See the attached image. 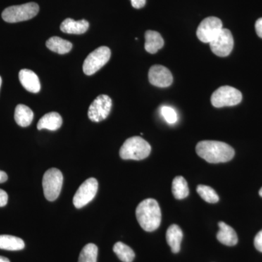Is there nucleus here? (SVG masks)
I'll return each instance as SVG.
<instances>
[{"mask_svg":"<svg viewBox=\"0 0 262 262\" xmlns=\"http://www.w3.org/2000/svg\"><path fill=\"white\" fill-rule=\"evenodd\" d=\"M98 257V247L94 244L86 245L80 253L78 262H96Z\"/></svg>","mask_w":262,"mask_h":262,"instance_id":"nucleus-24","label":"nucleus"},{"mask_svg":"<svg viewBox=\"0 0 262 262\" xmlns=\"http://www.w3.org/2000/svg\"><path fill=\"white\" fill-rule=\"evenodd\" d=\"M149 143L139 136L129 138L122 144L120 155L123 160H141L145 159L151 152Z\"/></svg>","mask_w":262,"mask_h":262,"instance_id":"nucleus-3","label":"nucleus"},{"mask_svg":"<svg viewBox=\"0 0 262 262\" xmlns=\"http://www.w3.org/2000/svg\"><path fill=\"white\" fill-rule=\"evenodd\" d=\"M161 113L164 119L168 123L173 124L177 121V114L173 108L170 106H163L161 108Z\"/></svg>","mask_w":262,"mask_h":262,"instance_id":"nucleus-26","label":"nucleus"},{"mask_svg":"<svg viewBox=\"0 0 262 262\" xmlns=\"http://www.w3.org/2000/svg\"><path fill=\"white\" fill-rule=\"evenodd\" d=\"M19 80L24 89L31 93L37 94L41 89L40 81L32 70L24 69L19 72Z\"/></svg>","mask_w":262,"mask_h":262,"instance_id":"nucleus-13","label":"nucleus"},{"mask_svg":"<svg viewBox=\"0 0 262 262\" xmlns=\"http://www.w3.org/2000/svg\"><path fill=\"white\" fill-rule=\"evenodd\" d=\"M63 123V120L59 114L50 113L46 114L39 120L37 123L38 130L47 129L50 130H57L59 129Z\"/></svg>","mask_w":262,"mask_h":262,"instance_id":"nucleus-16","label":"nucleus"},{"mask_svg":"<svg viewBox=\"0 0 262 262\" xmlns=\"http://www.w3.org/2000/svg\"><path fill=\"white\" fill-rule=\"evenodd\" d=\"M39 10V5L37 3H26L7 8L2 13V17L8 23H18L34 18L38 14Z\"/></svg>","mask_w":262,"mask_h":262,"instance_id":"nucleus-4","label":"nucleus"},{"mask_svg":"<svg viewBox=\"0 0 262 262\" xmlns=\"http://www.w3.org/2000/svg\"><path fill=\"white\" fill-rule=\"evenodd\" d=\"M46 46L48 49L58 54L70 53L72 48V43L58 37L50 38L46 42Z\"/></svg>","mask_w":262,"mask_h":262,"instance_id":"nucleus-20","label":"nucleus"},{"mask_svg":"<svg viewBox=\"0 0 262 262\" xmlns=\"http://www.w3.org/2000/svg\"><path fill=\"white\" fill-rule=\"evenodd\" d=\"M196 192L207 203H215L220 201V196L215 192L214 189L206 185H199L196 188Z\"/></svg>","mask_w":262,"mask_h":262,"instance_id":"nucleus-25","label":"nucleus"},{"mask_svg":"<svg viewBox=\"0 0 262 262\" xmlns=\"http://www.w3.org/2000/svg\"><path fill=\"white\" fill-rule=\"evenodd\" d=\"M259 195L262 196V187L261 188V189L259 190Z\"/></svg>","mask_w":262,"mask_h":262,"instance_id":"nucleus-33","label":"nucleus"},{"mask_svg":"<svg viewBox=\"0 0 262 262\" xmlns=\"http://www.w3.org/2000/svg\"><path fill=\"white\" fill-rule=\"evenodd\" d=\"M1 84H2V78H1V77H0V88H1Z\"/></svg>","mask_w":262,"mask_h":262,"instance_id":"nucleus-34","label":"nucleus"},{"mask_svg":"<svg viewBox=\"0 0 262 262\" xmlns=\"http://www.w3.org/2000/svg\"><path fill=\"white\" fill-rule=\"evenodd\" d=\"M196 154L211 163H226L234 156V150L226 143L217 141H203L196 146Z\"/></svg>","mask_w":262,"mask_h":262,"instance_id":"nucleus-1","label":"nucleus"},{"mask_svg":"<svg viewBox=\"0 0 262 262\" xmlns=\"http://www.w3.org/2000/svg\"><path fill=\"white\" fill-rule=\"evenodd\" d=\"M34 113L29 106L24 104H18L15 110V120L20 127H27L31 125Z\"/></svg>","mask_w":262,"mask_h":262,"instance_id":"nucleus-19","label":"nucleus"},{"mask_svg":"<svg viewBox=\"0 0 262 262\" xmlns=\"http://www.w3.org/2000/svg\"><path fill=\"white\" fill-rule=\"evenodd\" d=\"M131 5L136 9H141L146 5V0H130Z\"/></svg>","mask_w":262,"mask_h":262,"instance_id":"nucleus-29","label":"nucleus"},{"mask_svg":"<svg viewBox=\"0 0 262 262\" xmlns=\"http://www.w3.org/2000/svg\"><path fill=\"white\" fill-rule=\"evenodd\" d=\"M182 238V230L178 225H173L169 227L166 232V239L169 246L171 248L172 252L174 253L179 252Z\"/></svg>","mask_w":262,"mask_h":262,"instance_id":"nucleus-17","label":"nucleus"},{"mask_svg":"<svg viewBox=\"0 0 262 262\" xmlns=\"http://www.w3.org/2000/svg\"><path fill=\"white\" fill-rule=\"evenodd\" d=\"M255 248L260 252H262V230L258 232L254 239Z\"/></svg>","mask_w":262,"mask_h":262,"instance_id":"nucleus-27","label":"nucleus"},{"mask_svg":"<svg viewBox=\"0 0 262 262\" xmlns=\"http://www.w3.org/2000/svg\"><path fill=\"white\" fill-rule=\"evenodd\" d=\"M0 262H10L8 258L0 256Z\"/></svg>","mask_w":262,"mask_h":262,"instance_id":"nucleus-32","label":"nucleus"},{"mask_svg":"<svg viewBox=\"0 0 262 262\" xmlns=\"http://www.w3.org/2000/svg\"><path fill=\"white\" fill-rule=\"evenodd\" d=\"M138 222L146 232H153L160 227L162 213L158 202L152 198L144 200L136 208Z\"/></svg>","mask_w":262,"mask_h":262,"instance_id":"nucleus-2","label":"nucleus"},{"mask_svg":"<svg viewBox=\"0 0 262 262\" xmlns=\"http://www.w3.org/2000/svg\"><path fill=\"white\" fill-rule=\"evenodd\" d=\"M219 227H220V231L216 234V237L221 244L228 246H235L237 244L238 237L232 227L223 222H220L219 223Z\"/></svg>","mask_w":262,"mask_h":262,"instance_id":"nucleus-14","label":"nucleus"},{"mask_svg":"<svg viewBox=\"0 0 262 262\" xmlns=\"http://www.w3.org/2000/svg\"><path fill=\"white\" fill-rule=\"evenodd\" d=\"M25 247L22 239L15 236L3 234L0 235V249L7 251H20Z\"/></svg>","mask_w":262,"mask_h":262,"instance_id":"nucleus-21","label":"nucleus"},{"mask_svg":"<svg viewBox=\"0 0 262 262\" xmlns=\"http://www.w3.org/2000/svg\"><path fill=\"white\" fill-rule=\"evenodd\" d=\"M8 180V175L4 171L0 170V184L1 183H4Z\"/></svg>","mask_w":262,"mask_h":262,"instance_id":"nucleus-31","label":"nucleus"},{"mask_svg":"<svg viewBox=\"0 0 262 262\" xmlns=\"http://www.w3.org/2000/svg\"><path fill=\"white\" fill-rule=\"evenodd\" d=\"M173 75L166 67L154 65L149 71V81L152 85L158 88H167L173 83Z\"/></svg>","mask_w":262,"mask_h":262,"instance_id":"nucleus-12","label":"nucleus"},{"mask_svg":"<svg viewBox=\"0 0 262 262\" xmlns=\"http://www.w3.org/2000/svg\"><path fill=\"white\" fill-rule=\"evenodd\" d=\"M111 58V51L106 46L95 50L92 53H90L87 58L84 60L83 72L86 75H93L98 70H101L103 66L110 61Z\"/></svg>","mask_w":262,"mask_h":262,"instance_id":"nucleus-7","label":"nucleus"},{"mask_svg":"<svg viewBox=\"0 0 262 262\" xmlns=\"http://www.w3.org/2000/svg\"><path fill=\"white\" fill-rule=\"evenodd\" d=\"M255 29H256V34L260 38L262 39V18H258L256 20V24H255Z\"/></svg>","mask_w":262,"mask_h":262,"instance_id":"nucleus-30","label":"nucleus"},{"mask_svg":"<svg viewBox=\"0 0 262 262\" xmlns=\"http://www.w3.org/2000/svg\"><path fill=\"white\" fill-rule=\"evenodd\" d=\"M241 91L231 86L225 85L219 88L212 94L211 101L215 108L236 106L242 101Z\"/></svg>","mask_w":262,"mask_h":262,"instance_id":"nucleus-6","label":"nucleus"},{"mask_svg":"<svg viewBox=\"0 0 262 262\" xmlns=\"http://www.w3.org/2000/svg\"><path fill=\"white\" fill-rule=\"evenodd\" d=\"M222 20L216 17H208L202 20L196 29V37L204 43H210L223 29Z\"/></svg>","mask_w":262,"mask_h":262,"instance_id":"nucleus-8","label":"nucleus"},{"mask_svg":"<svg viewBox=\"0 0 262 262\" xmlns=\"http://www.w3.org/2000/svg\"><path fill=\"white\" fill-rule=\"evenodd\" d=\"M234 47V39L232 33L227 29H222L210 42L212 52L217 56H228Z\"/></svg>","mask_w":262,"mask_h":262,"instance_id":"nucleus-10","label":"nucleus"},{"mask_svg":"<svg viewBox=\"0 0 262 262\" xmlns=\"http://www.w3.org/2000/svg\"><path fill=\"white\" fill-rule=\"evenodd\" d=\"M114 252L117 257L123 262H132L135 258V253L132 248L122 242H118L115 244L113 247Z\"/></svg>","mask_w":262,"mask_h":262,"instance_id":"nucleus-23","label":"nucleus"},{"mask_svg":"<svg viewBox=\"0 0 262 262\" xmlns=\"http://www.w3.org/2000/svg\"><path fill=\"white\" fill-rule=\"evenodd\" d=\"M164 46V39L159 32L148 30L145 33V50L155 54Z\"/></svg>","mask_w":262,"mask_h":262,"instance_id":"nucleus-18","label":"nucleus"},{"mask_svg":"<svg viewBox=\"0 0 262 262\" xmlns=\"http://www.w3.org/2000/svg\"><path fill=\"white\" fill-rule=\"evenodd\" d=\"M113 101L106 95H101L91 103L89 110V117L91 121L99 122L105 120L111 112Z\"/></svg>","mask_w":262,"mask_h":262,"instance_id":"nucleus-11","label":"nucleus"},{"mask_svg":"<svg viewBox=\"0 0 262 262\" xmlns=\"http://www.w3.org/2000/svg\"><path fill=\"white\" fill-rule=\"evenodd\" d=\"M63 182V174L58 169L51 168L45 173L42 187L45 196L48 201H56L61 193Z\"/></svg>","mask_w":262,"mask_h":262,"instance_id":"nucleus-5","label":"nucleus"},{"mask_svg":"<svg viewBox=\"0 0 262 262\" xmlns=\"http://www.w3.org/2000/svg\"><path fill=\"white\" fill-rule=\"evenodd\" d=\"M8 195L5 191L0 189V207L5 206L8 203Z\"/></svg>","mask_w":262,"mask_h":262,"instance_id":"nucleus-28","label":"nucleus"},{"mask_svg":"<svg viewBox=\"0 0 262 262\" xmlns=\"http://www.w3.org/2000/svg\"><path fill=\"white\" fill-rule=\"evenodd\" d=\"M89 23L86 20H75L67 18L61 24L60 29L67 34H82L87 32Z\"/></svg>","mask_w":262,"mask_h":262,"instance_id":"nucleus-15","label":"nucleus"},{"mask_svg":"<svg viewBox=\"0 0 262 262\" xmlns=\"http://www.w3.org/2000/svg\"><path fill=\"white\" fill-rule=\"evenodd\" d=\"M172 192L175 198L178 200L184 199L189 195V187L187 181L182 177H177L172 184Z\"/></svg>","mask_w":262,"mask_h":262,"instance_id":"nucleus-22","label":"nucleus"},{"mask_svg":"<svg viewBox=\"0 0 262 262\" xmlns=\"http://www.w3.org/2000/svg\"><path fill=\"white\" fill-rule=\"evenodd\" d=\"M98 189V181L90 178L84 181L77 189L73 198V203L77 208H82L90 202L92 201L96 195Z\"/></svg>","mask_w":262,"mask_h":262,"instance_id":"nucleus-9","label":"nucleus"}]
</instances>
